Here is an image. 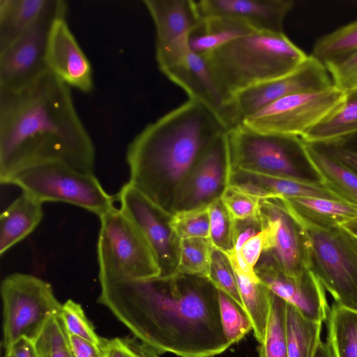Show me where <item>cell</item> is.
I'll return each mask as SVG.
<instances>
[{"instance_id":"6da1fadb","label":"cell","mask_w":357,"mask_h":357,"mask_svg":"<svg viewBox=\"0 0 357 357\" xmlns=\"http://www.w3.org/2000/svg\"><path fill=\"white\" fill-rule=\"evenodd\" d=\"M100 285L98 302L160 354L213 357L231 346L222 332L218 289L207 278L176 274Z\"/></svg>"},{"instance_id":"7a4b0ae2","label":"cell","mask_w":357,"mask_h":357,"mask_svg":"<svg viewBox=\"0 0 357 357\" xmlns=\"http://www.w3.org/2000/svg\"><path fill=\"white\" fill-rule=\"evenodd\" d=\"M96 151L70 87L46 72L26 86L0 91V181L20 170L59 162L94 174Z\"/></svg>"},{"instance_id":"3957f363","label":"cell","mask_w":357,"mask_h":357,"mask_svg":"<svg viewBox=\"0 0 357 357\" xmlns=\"http://www.w3.org/2000/svg\"><path fill=\"white\" fill-rule=\"evenodd\" d=\"M227 129L203 105L188 99L148 124L128 146L130 183L165 212L188 174Z\"/></svg>"},{"instance_id":"277c9868","label":"cell","mask_w":357,"mask_h":357,"mask_svg":"<svg viewBox=\"0 0 357 357\" xmlns=\"http://www.w3.org/2000/svg\"><path fill=\"white\" fill-rule=\"evenodd\" d=\"M308 56L284 32L255 31L202 56L231 102L241 91L293 71Z\"/></svg>"},{"instance_id":"5b68a950","label":"cell","mask_w":357,"mask_h":357,"mask_svg":"<svg viewBox=\"0 0 357 357\" xmlns=\"http://www.w3.org/2000/svg\"><path fill=\"white\" fill-rule=\"evenodd\" d=\"M281 200L301 228L308 270L336 303L357 312V238L340 225L313 223Z\"/></svg>"},{"instance_id":"8992f818","label":"cell","mask_w":357,"mask_h":357,"mask_svg":"<svg viewBox=\"0 0 357 357\" xmlns=\"http://www.w3.org/2000/svg\"><path fill=\"white\" fill-rule=\"evenodd\" d=\"M99 218L97 255L100 284L160 276L147 241L121 208L114 207Z\"/></svg>"},{"instance_id":"52a82bcc","label":"cell","mask_w":357,"mask_h":357,"mask_svg":"<svg viewBox=\"0 0 357 357\" xmlns=\"http://www.w3.org/2000/svg\"><path fill=\"white\" fill-rule=\"evenodd\" d=\"M6 184L20 187L43 203L64 202L99 217L114 207V197L104 190L94 174L77 171L59 162H42L24 168Z\"/></svg>"},{"instance_id":"ba28073f","label":"cell","mask_w":357,"mask_h":357,"mask_svg":"<svg viewBox=\"0 0 357 357\" xmlns=\"http://www.w3.org/2000/svg\"><path fill=\"white\" fill-rule=\"evenodd\" d=\"M1 296L5 352L22 337L34 341L49 318L59 314L62 307L51 284L27 273L7 275L1 282Z\"/></svg>"},{"instance_id":"9c48e42d","label":"cell","mask_w":357,"mask_h":357,"mask_svg":"<svg viewBox=\"0 0 357 357\" xmlns=\"http://www.w3.org/2000/svg\"><path fill=\"white\" fill-rule=\"evenodd\" d=\"M227 135L231 168L305 178L298 165L305 158L300 137L260 132L243 124L227 131Z\"/></svg>"},{"instance_id":"30bf717a","label":"cell","mask_w":357,"mask_h":357,"mask_svg":"<svg viewBox=\"0 0 357 357\" xmlns=\"http://www.w3.org/2000/svg\"><path fill=\"white\" fill-rule=\"evenodd\" d=\"M346 93L335 86L294 93L246 117L241 124L257 132L301 137L335 111Z\"/></svg>"},{"instance_id":"8fae6325","label":"cell","mask_w":357,"mask_h":357,"mask_svg":"<svg viewBox=\"0 0 357 357\" xmlns=\"http://www.w3.org/2000/svg\"><path fill=\"white\" fill-rule=\"evenodd\" d=\"M67 2L52 0L39 18L6 48L0 51V91H16L49 71L46 55L54 21L66 17Z\"/></svg>"},{"instance_id":"7c38bea8","label":"cell","mask_w":357,"mask_h":357,"mask_svg":"<svg viewBox=\"0 0 357 357\" xmlns=\"http://www.w3.org/2000/svg\"><path fill=\"white\" fill-rule=\"evenodd\" d=\"M259 215L265 236L260 259L296 278L309 272L301 228L279 197L261 199Z\"/></svg>"},{"instance_id":"4fadbf2b","label":"cell","mask_w":357,"mask_h":357,"mask_svg":"<svg viewBox=\"0 0 357 357\" xmlns=\"http://www.w3.org/2000/svg\"><path fill=\"white\" fill-rule=\"evenodd\" d=\"M121 209L135 224L151 247L160 269V276L176 273L180 239L171 227L172 215L165 212L130 183L116 196Z\"/></svg>"},{"instance_id":"5bb4252c","label":"cell","mask_w":357,"mask_h":357,"mask_svg":"<svg viewBox=\"0 0 357 357\" xmlns=\"http://www.w3.org/2000/svg\"><path fill=\"white\" fill-rule=\"evenodd\" d=\"M324 64L311 55L300 66L280 77L259 83L236 93L231 100L238 124L248 116L284 97L333 86Z\"/></svg>"},{"instance_id":"9a60e30c","label":"cell","mask_w":357,"mask_h":357,"mask_svg":"<svg viewBox=\"0 0 357 357\" xmlns=\"http://www.w3.org/2000/svg\"><path fill=\"white\" fill-rule=\"evenodd\" d=\"M227 132L206 151L188 174L176 198L173 214L208 206L221 197L231 168Z\"/></svg>"},{"instance_id":"2e32d148","label":"cell","mask_w":357,"mask_h":357,"mask_svg":"<svg viewBox=\"0 0 357 357\" xmlns=\"http://www.w3.org/2000/svg\"><path fill=\"white\" fill-rule=\"evenodd\" d=\"M161 72L182 88L190 100L203 105L214 113L227 131L239 125L231 102L220 91L204 56L190 50L179 62Z\"/></svg>"},{"instance_id":"e0dca14e","label":"cell","mask_w":357,"mask_h":357,"mask_svg":"<svg viewBox=\"0 0 357 357\" xmlns=\"http://www.w3.org/2000/svg\"><path fill=\"white\" fill-rule=\"evenodd\" d=\"M255 271L273 294L294 306L306 318L321 323L327 319L330 308L325 289L310 271L303 277H292L259 259Z\"/></svg>"},{"instance_id":"ac0fdd59","label":"cell","mask_w":357,"mask_h":357,"mask_svg":"<svg viewBox=\"0 0 357 357\" xmlns=\"http://www.w3.org/2000/svg\"><path fill=\"white\" fill-rule=\"evenodd\" d=\"M46 61L48 70L67 84L83 93L93 88L91 63L66 22L56 19L50 31Z\"/></svg>"},{"instance_id":"d6986e66","label":"cell","mask_w":357,"mask_h":357,"mask_svg":"<svg viewBox=\"0 0 357 357\" xmlns=\"http://www.w3.org/2000/svg\"><path fill=\"white\" fill-rule=\"evenodd\" d=\"M202 18L222 16L244 22L256 31L283 32L284 21L293 9L292 0L197 1Z\"/></svg>"},{"instance_id":"ffe728a7","label":"cell","mask_w":357,"mask_h":357,"mask_svg":"<svg viewBox=\"0 0 357 357\" xmlns=\"http://www.w3.org/2000/svg\"><path fill=\"white\" fill-rule=\"evenodd\" d=\"M228 184L261 198L316 197L339 199L318 181L306 178L282 177L230 168Z\"/></svg>"},{"instance_id":"44dd1931","label":"cell","mask_w":357,"mask_h":357,"mask_svg":"<svg viewBox=\"0 0 357 357\" xmlns=\"http://www.w3.org/2000/svg\"><path fill=\"white\" fill-rule=\"evenodd\" d=\"M155 29V47L188 38L199 24L197 1L144 0Z\"/></svg>"},{"instance_id":"7402d4cb","label":"cell","mask_w":357,"mask_h":357,"mask_svg":"<svg viewBox=\"0 0 357 357\" xmlns=\"http://www.w3.org/2000/svg\"><path fill=\"white\" fill-rule=\"evenodd\" d=\"M307 165L337 199L357 205V174L319 146L302 141Z\"/></svg>"},{"instance_id":"603a6c76","label":"cell","mask_w":357,"mask_h":357,"mask_svg":"<svg viewBox=\"0 0 357 357\" xmlns=\"http://www.w3.org/2000/svg\"><path fill=\"white\" fill-rule=\"evenodd\" d=\"M223 253L231 265L243 307L252 324L254 336L261 344L266 331L272 292L261 282L256 273L246 272L240 267L234 250Z\"/></svg>"},{"instance_id":"cb8c5ba5","label":"cell","mask_w":357,"mask_h":357,"mask_svg":"<svg viewBox=\"0 0 357 357\" xmlns=\"http://www.w3.org/2000/svg\"><path fill=\"white\" fill-rule=\"evenodd\" d=\"M43 202L23 192L1 214L0 255L25 238L43 217Z\"/></svg>"},{"instance_id":"d4e9b609","label":"cell","mask_w":357,"mask_h":357,"mask_svg":"<svg viewBox=\"0 0 357 357\" xmlns=\"http://www.w3.org/2000/svg\"><path fill=\"white\" fill-rule=\"evenodd\" d=\"M345 93L343 102L304 134L303 142L333 146L357 134V89Z\"/></svg>"},{"instance_id":"484cf974","label":"cell","mask_w":357,"mask_h":357,"mask_svg":"<svg viewBox=\"0 0 357 357\" xmlns=\"http://www.w3.org/2000/svg\"><path fill=\"white\" fill-rule=\"evenodd\" d=\"M244 22L222 16L206 17L189 37L190 50L205 56L241 36L255 32Z\"/></svg>"},{"instance_id":"4316f807","label":"cell","mask_w":357,"mask_h":357,"mask_svg":"<svg viewBox=\"0 0 357 357\" xmlns=\"http://www.w3.org/2000/svg\"><path fill=\"white\" fill-rule=\"evenodd\" d=\"M280 197L299 215L321 226L340 225L357 218V205L342 200L316 197Z\"/></svg>"},{"instance_id":"83f0119b","label":"cell","mask_w":357,"mask_h":357,"mask_svg":"<svg viewBox=\"0 0 357 357\" xmlns=\"http://www.w3.org/2000/svg\"><path fill=\"white\" fill-rule=\"evenodd\" d=\"M52 0H1L0 51L30 26L50 6Z\"/></svg>"},{"instance_id":"f1b7e54d","label":"cell","mask_w":357,"mask_h":357,"mask_svg":"<svg viewBox=\"0 0 357 357\" xmlns=\"http://www.w3.org/2000/svg\"><path fill=\"white\" fill-rule=\"evenodd\" d=\"M327 318V342L335 357H357V312L335 302Z\"/></svg>"},{"instance_id":"f546056e","label":"cell","mask_w":357,"mask_h":357,"mask_svg":"<svg viewBox=\"0 0 357 357\" xmlns=\"http://www.w3.org/2000/svg\"><path fill=\"white\" fill-rule=\"evenodd\" d=\"M321 324L287 303V357H313L321 341Z\"/></svg>"},{"instance_id":"4dcf8cb0","label":"cell","mask_w":357,"mask_h":357,"mask_svg":"<svg viewBox=\"0 0 357 357\" xmlns=\"http://www.w3.org/2000/svg\"><path fill=\"white\" fill-rule=\"evenodd\" d=\"M357 52V20L319 37L310 55L325 66Z\"/></svg>"},{"instance_id":"1f68e13d","label":"cell","mask_w":357,"mask_h":357,"mask_svg":"<svg viewBox=\"0 0 357 357\" xmlns=\"http://www.w3.org/2000/svg\"><path fill=\"white\" fill-rule=\"evenodd\" d=\"M259 357H287V302L272 293L270 312Z\"/></svg>"},{"instance_id":"d6a6232c","label":"cell","mask_w":357,"mask_h":357,"mask_svg":"<svg viewBox=\"0 0 357 357\" xmlns=\"http://www.w3.org/2000/svg\"><path fill=\"white\" fill-rule=\"evenodd\" d=\"M213 248L208 238L181 239L176 273L208 279Z\"/></svg>"},{"instance_id":"836d02e7","label":"cell","mask_w":357,"mask_h":357,"mask_svg":"<svg viewBox=\"0 0 357 357\" xmlns=\"http://www.w3.org/2000/svg\"><path fill=\"white\" fill-rule=\"evenodd\" d=\"M218 291L222 332L227 341L232 345L252 331V324L243 307L225 293Z\"/></svg>"},{"instance_id":"e575fe53","label":"cell","mask_w":357,"mask_h":357,"mask_svg":"<svg viewBox=\"0 0 357 357\" xmlns=\"http://www.w3.org/2000/svg\"><path fill=\"white\" fill-rule=\"evenodd\" d=\"M33 342L39 357H75L59 314L49 318Z\"/></svg>"},{"instance_id":"d590c367","label":"cell","mask_w":357,"mask_h":357,"mask_svg":"<svg viewBox=\"0 0 357 357\" xmlns=\"http://www.w3.org/2000/svg\"><path fill=\"white\" fill-rule=\"evenodd\" d=\"M170 225L181 239L209 238L210 218L208 206L174 213Z\"/></svg>"},{"instance_id":"8d00e7d4","label":"cell","mask_w":357,"mask_h":357,"mask_svg":"<svg viewBox=\"0 0 357 357\" xmlns=\"http://www.w3.org/2000/svg\"><path fill=\"white\" fill-rule=\"evenodd\" d=\"M210 218L209 240L212 245L222 252L234 250V220L221 198L208 205Z\"/></svg>"},{"instance_id":"74e56055","label":"cell","mask_w":357,"mask_h":357,"mask_svg":"<svg viewBox=\"0 0 357 357\" xmlns=\"http://www.w3.org/2000/svg\"><path fill=\"white\" fill-rule=\"evenodd\" d=\"M59 317L68 335L80 337L101 347L104 337L97 334L79 303L67 300L62 304Z\"/></svg>"},{"instance_id":"f35d334b","label":"cell","mask_w":357,"mask_h":357,"mask_svg":"<svg viewBox=\"0 0 357 357\" xmlns=\"http://www.w3.org/2000/svg\"><path fill=\"white\" fill-rule=\"evenodd\" d=\"M208 280L243 307L236 280L227 255L213 248L208 275Z\"/></svg>"},{"instance_id":"ab89813d","label":"cell","mask_w":357,"mask_h":357,"mask_svg":"<svg viewBox=\"0 0 357 357\" xmlns=\"http://www.w3.org/2000/svg\"><path fill=\"white\" fill-rule=\"evenodd\" d=\"M220 198L234 220L259 214L261 198L236 185L227 184Z\"/></svg>"},{"instance_id":"60d3db41","label":"cell","mask_w":357,"mask_h":357,"mask_svg":"<svg viewBox=\"0 0 357 357\" xmlns=\"http://www.w3.org/2000/svg\"><path fill=\"white\" fill-rule=\"evenodd\" d=\"M100 348L104 357H160L155 349L135 337L104 338Z\"/></svg>"},{"instance_id":"b9f144b4","label":"cell","mask_w":357,"mask_h":357,"mask_svg":"<svg viewBox=\"0 0 357 357\" xmlns=\"http://www.w3.org/2000/svg\"><path fill=\"white\" fill-rule=\"evenodd\" d=\"M325 67L333 86L344 93L357 89V52Z\"/></svg>"},{"instance_id":"7bdbcfd3","label":"cell","mask_w":357,"mask_h":357,"mask_svg":"<svg viewBox=\"0 0 357 357\" xmlns=\"http://www.w3.org/2000/svg\"><path fill=\"white\" fill-rule=\"evenodd\" d=\"M265 236L261 230L251 236L235 253L240 267L248 273H255V268L264 251Z\"/></svg>"},{"instance_id":"ee69618b","label":"cell","mask_w":357,"mask_h":357,"mask_svg":"<svg viewBox=\"0 0 357 357\" xmlns=\"http://www.w3.org/2000/svg\"><path fill=\"white\" fill-rule=\"evenodd\" d=\"M262 230L259 214L257 216L234 220V244L236 252L241 245L251 236Z\"/></svg>"},{"instance_id":"f6af8a7d","label":"cell","mask_w":357,"mask_h":357,"mask_svg":"<svg viewBox=\"0 0 357 357\" xmlns=\"http://www.w3.org/2000/svg\"><path fill=\"white\" fill-rule=\"evenodd\" d=\"M75 357H104L100 347L78 336L69 335Z\"/></svg>"},{"instance_id":"bcb514c9","label":"cell","mask_w":357,"mask_h":357,"mask_svg":"<svg viewBox=\"0 0 357 357\" xmlns=\"http://www.w3.org/2000/svg\"><path fill=\"white\" fill-rule=\"evenodd\" d=\"M328 151L337 160L357 174V151L337 146H329Z\"/></svg>"},{"instance_id":"7dc6e473","label":"cell","mask_w":357,"mask_h":357,"mask_svg":"<svg viewBox=\"0 0 357 357\" xmlns=\"http://www.w3.org/2000/svg\"><path fill=\"white\" fill-rule=\"evenodd\" d=\"M13 357H39L34 345L33 341L22 337L19 339L6 352Z\"/></svg>"},{"instance_id":"c3c4849f","label":"cell","mask_w":357,"mask_h":357,"mask_svg":"<svg viewBox=\"0 0 357 357\" xmlns=\"http://www.w3.org/2000/svg\"><path fill=\"white\" fill-rule=\"evenodd\" d=\"M313 357H335L328 342L320 341Z\"/></svg>"},{"instance_id":"681fc988","label":"cell","mask_w":357,"mask_h":357,"mask_svg":"<svg viewBox=\"0 0 357 357\" xmlns=\"http://www.w3.org/2000/svg\"><path fill=\"white\" fill-rule=\"evenodd\" d=\"M348 232L357 238V218L350 220L340 225Z\"/></svg>"},{"instance_id":"f907efd6","label":"cell","mask_w":357,"mask_h":357,"mask_svg":"<svg viewBox=\"0 0 357 357\" xmlns=\"http://www.w3.org/2000/svg\"><path fill=\"white\" fill-rule=\"evenodd\" d=\"M4 357H13L11 354L5 353Z\"/></svg>"}]
</instances>
